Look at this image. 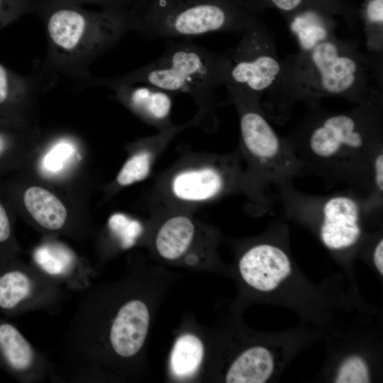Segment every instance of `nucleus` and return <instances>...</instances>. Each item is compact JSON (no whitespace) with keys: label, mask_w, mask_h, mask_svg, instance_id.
I'll return each mask as SVG.
<instances>
[{"label":"nucleus","mask_w":383,"mask_h":383,"mask_svg":"<svg viewBox=\"0 0 383 383\" xmlns=\"http://www.w3.org/2000/svg\"><path fill=\"white\" fill-rule=\"evenodd\" d=\"M84 290L63 340L71 379L127 375L145 345L151 313L132 277Z\"/></svg>","instance_id":"nucleus-1"},{"label":"nucleus","mask_w":383,"mask_h":383,"mask_svg":"<svg viewBox=\"0 0 383 383\" xmlns=\"http://www.w3.org/2000/svg\"><path fill=\"white\" fill-rule=\"evenodd\" d=\"M277 84L261 106L270 121L284 123L293 107L326 97L355 105L383 103V54L362 51L357 38L336 35L281 59Z\"/></svg>","instance_id":"nucleus-2"},{"label":"nucleus","mask_w":383,"mask_h":383,"mask_svg":"<svg viewBox=\"0 0 383 383\" xmlns=\"http://www.w3.org/2000/svg\"><path fill=\"white\" fill-rule=\"evenodd\" d=\"M285 135L306 170L327 189L343 184L367 198L372 157L383 147V103L355 105L345 111L323 109L320 102Z\"/></svg>","instance_id":"nucleus-3"},{"label":"nucleus","mask_w":383,"mask_h":383,"mask_svg":"<svg viewBox=\"0 0 383 383\" xmlns=\"http://www.w3.org/2000/svg\"><path fill=\"white\" fill-rule=\"evenodd\" d=\"M228 99L238 112V149L244 167V192L248 209L264 213L273 210L274 189L301 176L306 170L290 143L279 135L266 116L262 99L231 85H226Z\"/></svg>","instance_id":"nucleus-4"},{"label":"nucleus","mask_w":383,"mask_h":383,"mask_svg":"<svg viewBox=\"0 0 383 383\" xmlns=\"http://www.w3.org/2000/svg\"><path fill=\"white\" fill-rule=\"evenodd\" d=\"M35 12L47 35L46 67L84 80L91 77V63L131 30L126 13L93 11L39 0Z\"/></svg>","instance_id":"nucleus-5"},{"label":"nucleus","mask_w":383,"mask_h":383,"mask_svg":"<svg viewBox=\"0 0 383 383\" xmlns=\"http://www.w3.org/2000/svg\"><path fill=\"white\" fill-rule=\"evenodd\" d=\"M230 64V50L213 52L189 39L167 43L162 54L152 62L120 76L106 77L113 82L145 84L171 94L189 96L199 107L201 125L215 128L218 120L216 91L224 85Z\"/></svg>","instance_id":"nucleus-6"},{"label":"nucleus","mask_w":383,"mask_h":383,"mask_svg":"<svg viewBox=\"0 0 383 383\" xmlns=\"http://www.w3.org/2000/svg\"><path fill=\"white\" fill-rule=\"evenodd\" d=\"M260 12L253 0H137L126 12L131 30L148 39L243 33Z\"/></svg>","instance_id":"nucleus-7"},{"label":"nucleus","mask_w":383,"mask_h":383,"mask_svg":"<svg viewBox=\"0 0 383 383\" xmlns=\"http://www.w3.org/2000/svg\"><path fill=\"white\" fill-rule=\"evenodd\" d=\"M240 150L217 154L194 153L181 158L157 181L154 198L165 210L184 211L244 192Z\"/></svg>","instance_id":"nucleus-8"},{"label":"nucleus","mask_w":383,"mask_h":383,"mask_svg":"<svg viewBox=\"0 0 383 383\" xmlns=\"http://www.w3.org/2000/svg\"><path fill=\"white\" fill-rule=\"evenodd\" d=\"M286 214L295 220L316 223L323 244L340 250L356 244L362 235L361 222L373 216L366 199L346 189L329 194L305 193L289 182L274 188Z\"/></svg>","instance_id":"nucleus-9"},{"label":"nucleus","mask_w":383,"mask_h":383,"mask_svg":"<svg viewBox=\"0 0 383 383\" xmlns=\"http://www.w3.org/2000/svg\"><path fill=\"white\" fill-rule=\"evenodd\" d=\"M230 64L224 85H231L262 99L275 88L281 70L274 38L260 18L229 49Z\"/></svg>","instance_id":"nucleus-10"},{"label":"nucleus","mask_w":383,"mask_h":383,"mask_svg":"<svg viewBox=\"0 0 383 383\" xmlns=\"http://www.w3.org/2000/svg\"><path fill=\"white\" fill-rule=\"evenodd\" d=\"M66 289L33 265L15 259L0 265V313L17 316L54 310L66 299Z\"/></svg>","instance_id":"nucleus-11"},{"label":"nucleus","mask_w":383,"mask_h":383,"mask_svg":"<svg viewBox=\"0 0 383 383\" xmlns=\"http://www.w3.org/2000/svg\"><path fill=\"white\" fill-rule=\"evenodd\" d=\"M0 367L21 382L53 377L54 365L13 323L0 318Z\"/></svg>","instance_id":"nucleus-12"},{"label":"nucleus","mask_w":383,"mask_h":383,"mask_svg":"<svg viewBox=\"0 0 383 383\" xmlns=\"http://www.w3.org/2000/svg\"><path fill=\"white\" fill-rule=\"evenodd\" d=\"M90 85L109 87L115 98L145 123L160 131L174 125L171 121V93L145 84H126L109 81L106 77H89L84 80Z\"/></svg>","instance_id":"nucleus-13"},{"label":"nucleus","mask_w":383,"mask_h":383,"mask_svg":"<svg viewBox=\"0 0 383 383\" xmlns=\"http://www.w3.org/2000/svg\"><path fill=\"white\" fill-rule=\"evenodd\" d=\"M33 265L66 289L84 292L90 287L94 271L68 246L45 241L32 254Z\"/></svg>","instance_id":"nucleus-14"},{"label":"nucleus","mask_w":383,"mask_h":383,"mask_svg":"<svg viewBox=\"0 0 383 383\" xmlns=\"http://www.w3.org/2000/svg\"><path fill=\"white\" fill-rule=\"evenodd\" d=\"M238 269L243 279L261 292L276 289L292 271L287 252L271 243H259L248 248L239 260Z\"/></svg>","instance_id":"nucleus-15"},{"label":"nucleus","mask_w":383,"mask_h":383,"mask_svg":"<svg viewBox=\"0 0 383 383\" xmlns=\"http://www.w3.org/2000/svg\"><path fill=\"white\" fill-rule=\"evenodd\" d=\"M200 236V226L184 211H170L158 226L153 238L157 255L178 261L193 251Z\"/></svg>","instance_id":"nucleus-16"},{"label":"nucleus","mask_w":383,"mask_h":383,"mask_svg":"<svg viewBox=\"0 0 383 383\" xmlns=\"http://www.w3.org/2000/svg\"><path fill=\"white\" fill-rule=\"evenodd\" d=\"M195 116L192 121L182 125L173 126L160 131L155 135L142 139L139 148L125 162L119 171L116 181L121 187L129 186L146 179L150 174L159 154L170 141L181 131L193 125H199Z\"/></svg>","instance_id":"nucleus-17"},{"label":"nucleus","mask_w":383,"mask_h":383,"mask_svg":"<svg viewBox=\"0 0 383 383\" xmlns=\"http://www.w3.org/2000/svg\"><path fill=\"white\" fill-rule=\"evenodd\" d=\"M40 89V79L19 74L0 62V120L16 125L19 114Z\"/></svg>","instance_id":"nucleus-18"},{"label":"nucleus","mask_w":383,"mask_h":383,"mask_svg":"<svg viewBox=\"0 0 383 383\" xmlns=\"http://www.w3.org/2000/svg\"><path fill=\"white\" fill-rule=\"evenodd\" d=\"M332 16L320 9L306 8L285 18L300 51L309 50L335 35L336 22Z\"/></svg>","instance_id":"nucleus-19"},{"label":"nucleus","mask_w":383,"mask_h":383,"mask_svg":"<svg viewBox=\"0 0 383 383\" xmlns=\"http://www.w3.org/2000/svg\"><path fill=\"white\" fill-rule=\"evenodd\" d=\"M24 206L33 219L50 231L61 230L66 224L67 211L62 202L52 192L38 186L26 189Z\"/></svg>","instance_id":"nucleus-20"},{"label":"nucleus","mask_w":383,"mask_h":383,"mask_svg":"<svg viewBox=\"0 0 383 383\" xmlns=\"http://www.w3.org/2000/svg\"><path fill=\"white\" fill-rule=\"evenodd\" d=\"M273 357L269 350L255 346L242 352L231 364L226 374L227 383H263L272 375Z\"/></svg>","instance_id":"nucleus-21"},{"label":"nucleus","mask_w":383,"mask_h":383,"mask_svg":"<svg viewBox=\"0 0 383 383\" xmlns=\"http://www.w3.org/2000/svg\"><path fill=\"white\" fill-rule=\"evenodd\" d=\"M204 357V345L201 338L185 333L175 340L170 355L171 374L178 379L194 376L201 367Z\"/></svg>","instance_id":"nucleus-22"},{"label":"nucleus","mask_w":383,"mask_h":383,"mask_svg":"<svg viewBox=\"0 0 383 383\" xmlns=\"http://www.w3.org/2000/svg\"><path fill=\"white\" fill-rule=\"evenodd\" d=\"M261 12L267 7L278 10L284 18L306 8H316L332 15H341L349 28H354L359 19L358 10L343 0H253Z\"/></svg>","instance_id":"nucleus-23"},{"label":"nucleus","mask_w":383,"mask_h":383,"mask_svg":"<svg viewBox=\"0 0 383 383\" xmlns=\"http://www.w3.org/2000/svg\"><path fill=\"white\" fill-rule=\"evenodd\" d=\"M358 14L368 52L383 54V0H365Z\"/></svg>","instance_id":"nucleus-24"},{"label":"nucleus","mask_w":383,"mask_h":383,"mask_svg":"<svg viewBox=\"0 0 383 383\" xmlns=\"http://www.w3.org/2000/svg\"><path fill=\"white\" fill-rule=\"evenodd\" d=\"M108 225L111 234L123 249L133 246L143 232V226L139 221L122 213L111 216Z\"/></svg>","instance_id":"nucleus-25"},{"label":"nucleus","mask_w":383,"mask_h":383,"mask_svg":"<svg viewBox=\"0 0 383 383\" xmlns=\"http://www.w3.org/2000/svg\"><path fill=\"white\" fill-rule=\"evenodd\" d=\"M336 383H368L370 380L369 369L367 363L361 357L351 356L345 360L340 366Z\"/></svg>","instance_id":"nucleus-26"},{"label":"nucleus","mask_w":383,"mask_h":383,"mask_svg":"<svg viewBox=\"0 0 383 383\" xmlns=\"http://www.w3.org/2000/svg\"><path fill=\"white\" fill-rule=\"evenodd\" d=\"M38 0H0V31L22 16L36 11Z\"/></svg>","instance_id":"nucleus-27"},{"label":"nucleus","mask_w":383,"mask_h":383,"mask_svg":"<svg viewBox=\"0 0 383 383\" xmlns=\"http://www.w3.org/2000/svg\"><path fill=\"white\" fill-rule=\"evenodd\" d=\"M17 251L9 213L0 201V265L14 260Z\"/></svg>","instance_id":"nucleus-28"},{"label":"nucleus","mask_w":383,"mask_h":383,"mask_svg":"<svg viewBox=\"0 0 383 383\" xmlns=\"http://www.w3.org/2000/svg\"><path fill=\"white\" fill-rule=\"evenodd\" d=\"M44 2L63 4L74 6L95 4L102 11L126 13L137 0H39Z\"/></svg>","instance_id":"nucleus-29"},{"label":"nucleus","mask_w":383,"mask_h":383,"mask_svg":"<svg viewBox=\"0 0 383 383\" xmlns=\"http://www.w3.org/2000/svg\"><path fill=\"white\" fill-rule=\"evenodd\" d=\"M72 150V145L67 141V140H61L55 145L52 148V151L48 155L47 157V165L50 170H53L59 167V162L64 160L65 156V152Z\"/></svg>","instance_id":"nucleus-30"},{"label":"nucleus","mask_w":383,"mask_h":383,"mask_svg":"<svg viewBox=\"0 0 383 383\" xmlns=\"http://www.w3.org/2000/svg\"><path fill=\"white\" fill-rule=\"evenodd\" d=\"M374 263L380 272L383 274V240L380 239L374 247L373 251Z\"/></svg>","instance_id":"nucleus-31"}]
</instances>
